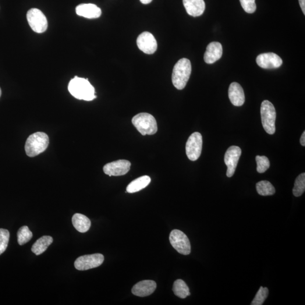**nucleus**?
Masks as SVG:
<instances>
[{"label":"nucleus","instance_id":"nucleus-1","mask_svg":"<svg viewBox=\"0 0 305 305\" xmlns=\"http://www.w3.org/2000/svg\"><path fill=\"white\" fill-rule=\"evenodd\" d=\"M68 88L70 93L79 100L92 101L96 98L94 87L84 78L76 76L70 81Z\"/></svg>","mask_w":305,"mask_h":305},{"label":"nucleus","instance_id":"nucleus-2","mask_svg":"<svg viewBox=\"0 0 305 305\" xmlns=\"http://www.w3.org/2000/svg\"><path fill=\"white\" fill-rule=\"evenodd\" d=\"M191 72V61L189 59L182 58L173 67L172 81L173 86L179 90H183L189 81Z\"/></svg>","mask_w":305,"mask_h":305},{"label":"nucleus","instance_id":"nucleus-3","mask_svg":"<svg viewBox=\"0 0 305 305\" xmlns=\"http://www.w3.org/2000/svg\"><path fill=\"white\" fill-rule=\"evenodd\" d=\"M49 137L44 133L38 132L31 134L26 141L25 151L28 157H34L44 152L48 147Z\"/></svg>","mask_w":305,"mask_h":305},{"label":"nucleus","instance_id":"nucleus-4","mask_svg":"<svg viewBox=\"0 0 305 305\" xmlns=\"http://www.w3.org/2000/svg\"><path fill=\"white\" fill-rule=\"evenodd\" d=\"M132 123L142 135H152L157 132V121L154 117L149 113H141L134 116Z\"/></svg>","mask_w":305,"mask_h":305},{"label":"nucleus","instance_id":"nucleus-5","mask_svg":"<svg viewBox=\"0 0 305 305\" xmlns=\"http://www.w3.org/2000/svg\"><path fill=\"white\" fill-rule=\"evenodd\" d=\"M261 115L262 126L266 132L269 134H274L276 131V113L274 105L268 100L262 102Z\"/></svg>","mask_w":305,"mask_h":305},{"label":"nucleus","instance_id":"nucleus-6","mask_svg":"<svg viewBox=\"0 0 305 305\" xmlns=\"http://www.w3.org/2000/svg\"><path fill=\"white\" fill-rule=\"evenodd\" d=\"M169 240L172 247L180 254L189 255L191 253L190 240L186 234L181 230H172L170 234Z\"/></svg>","mask_w":305,"mask_h":305},{"label":"nucleus","instance_id":"nucleus-7","mask_svg":"<svg viewBox=\"0 0 305 305\" xmlns=\"http://www.w3.org/2000/svg\"><path fill=\"white\" fill-rule=\"evenodd\" d=\"M30 26L35 33H43L48 28V20L43 13L38 9H31L27 14Z\"/></svg>","mask_w":305,"mask_h":305},{"label":"nucleus","instance_id":"nucleus-8","mask_svg":"<svg viewBox=\"0 0 305 305\" xmlns=\"http://www.w3.org/2000/svg\"><path fill=\"white\" fill-rule=\"evenodd\" d=\"M203 149V137L199 133H194L188 139L186 150L188 158L191 161L197 160Z\"/></svg>","mask_w":305,"mask_h":305},{"label":"nucleus","instance_id":"nucleus-9","mask_svg":"<svg viewBox=\"0 0 305 305\" xmlns=\"http://www.w3.org/2000/svg\"><path fill=\"white\" fill-rule=\"evenodd\" d=\"M104 261V255L100 253L85 255L77 258L74 266L78 270L85 271L100 267Z\"/></svg>","mask_w":305,"mask_h":305},{"label":"nucleus","instance_id":"nucleus-10","mask_svg":"<svg viewBox=\"0 0 305 305\" xmlns=\"http://www.w3.org/2000/svg\"><path fill=\"white\" fill-rule=\"evenodd\" d=\"M241 154H242V150L237 146L230 147L226 151L225 155V162L228 166L227 176L229 178L232 177L235 173Z\"/></svg>","mask_w":305,"mask_h":305},{"label":"nucleus","instance_id":"nucleus-11","mask_svg":"<svg viewBox=\"0 0 305 305\" xmlns=\"http://www.w3.org/2000/svg\"><path fill=\"white\" fill-rule=\"evenodd\" d=\"M131 162L125 159H120L105 165L103 168L105 174L109 176L125 175L130 171Z\"/></svg>","mask_w":305,"mask_h":305},{"label":"nucleus","instance_id":"nucleus-12","mask_svg":"<svg viewBox=\"0 0 305 305\" xmlns=\"http://www.w3.org/2000/svg\"><path fill=\"white\" fill-rule=\"evenodd\" d=\"M137 45L140 51L148 55L153 54L157 49V42L153 35L144 32L137 38Z\"/></svg>","mask_w":305,"mask_h":305},{"label":"nucleus","instance_id":"nucleus-13","mask_svg":"<svg viewBox=\"0 0 305 305\" xmlns=\"http://www.w3.org/2000/svg\"><path fill=\"white\" fill-rule=\"evenodd\" d=\"M257 65L265 69L278 68L282 66L283 60L274 53H262L256 58Z\"/></svg>","mask_w":305,"mask_h":305},{"label":"nucleus","instance_id":"nucleus-14","mask_svg":"<svg viewBox=\"0 0 305 305\" xmlns=\"http://www.w3.org/2000/svg\"><path fill=\"white\" fill-rule=\"evenodd\" d=\"M157 288V284L152 280H143L133 286L132 293L139 297H146L151 295Z\"/></svg>","mask_w":305,"mask_h":305},{"label":"nucleus","instance_id":"nucleus-15","mask_svg":"<svg viewBox=\"0 0 305 305\" xmlns=\"http://www.w3.org/2000/svg\"><path fill=\"white\" fill-rule=\"evenodd\" d=\"M223 55L222 45L218 42H211L208 45L204 55V61L208 64L215 63Z\"/></svg>","mask_w":305,"mask_h":305},{"label":"nucleus","instance_id":"nucleus-16","mask_svg":"<svg viewBox=\"0 0 305 305\" xmlns=\"http://www.w3.org/2000/svg\"><path fill=\"white\" fill-rule=\"evenodd\" d=\"M76 13L78 16L88 19H97L101 15V10L93 3H83L76 8Z\"/></svg>","mask_w":305,"mask_h":305},{"label":"nucleus","instance_id":"nucleus-17","mask_svg":"<svg viewBox=\"0 0 305 305\" xmlns=\"http://www.w3.org/2000/svg\"><path fill=\"white\" fill-rule=\"evenodd\" d=\"M229 97L234 106H242L245 102V94L242 87L236 82L230 84L229 89Z\"/></svg>","mask_w":305,"mask_h":305},{"label":"nucleus","instance_id":"nucleus-18","mask_svg":"<svg viewBox=\"0 0 305 305\" xmlns=\"http://www.w3.org/2000/svg\"><path fill=\"white\" fill-rule=\"evenodd\" d=\"M183 2L187 13L191 16L199 17L205 11L204 0H183Z\"/></svg>","mask_w":305,"mask_h":305},{"label":"nucleus","instance_id":"nucleus-19","mask_svg":"<svg viewBox=\"0 0 305 305\" xmlns=\"http://www.w3.org/2000/svg\"><path fill=\"white\" fill-rule=\"evenodd\" d=\"M73 225L75 229L81 233H85L90 229L91 222L89 218L81 214L76 213L72 218Z\"/></svg>","mask_w":305,"mask_h":305},{"label":"nucleus","instance_id":"nucleus-20","mask_svg":"<svg viewBox=\"0 0 305 305\" xmlns=\"http://www.w3.org/2000/svg\"><path fill=\"white\" fill-rule=\"evenodd\" d=\"M151 182L150 176L145 175L140 177L129 184L127 187V192L133 193L137 192L147 187Z\"/></svg>","mask_w":305,"mask_h":305},{"label":"nucleus","instance_id":"nucleus-21","mask_svg":"<svg viewBox=\"0 0 305 305\" xmlns=\"http://www.w3.org/2000/svg\"><path fill=\"white\" fill-rule=\"evenodd\" d=\"M53 242L52 237L50 236H42L34 244L32 247L31 250L37 255H40L47 250L48 247L52 244Z\"/></svg>","mask_w":305,"mask_h":305},{"label":"nucleus","instance_id":"nucleus-22","mask_svg":"<svg viewBox=\"0 0 305 305\" xmlns=\"http://www.w3.org/2000/svg\"><path fill=\"white\" fill-rule=\"evenodd\" d=\"M173 292L180 299H186L191 295L190 289L187 284L183 280L178 279L173 283Z\"/></svg>","mask_w":305,"mask_h":305},{"label":"nucleus","instance_id":"nucleus-23","mask_svg":"<svg viewBox=\"0 0 305 305\" xmlns=\"http://www.w3.org/2000/svg\"><path fill=\"white\" fill-rule=\"evenodd\" d=\"M257 192L261 196H272L275 193V189L272 184L267 180H262L256 184Z\"/></svg>","mask_w":305,"mask_h":305},{"label":"nucleus","instance_id":"nucleus-24","mask_svg":"<svg viewBox=\"0 0 305 305\" xmlns=\"http://www.w3.org/2000/svg\"><path fill=\"white\" fill-rule=\"evenodd\" d=\"M33 237V233L26 226L20 228L17 232L18 243L19 246H23V245L30 242Z\"/></svg>","mask_w":305,"mask_h":305},{"label":"nucleus","instance_id":"nucleus-25","mask_svg":"<svg viewBox=\"0 0 305 305\" xmlns=\"http://www.w3.org/2000/svg\"><path fill=\"white\" fill-rule=\"evenodd\" d=\"M305 191V173H302L297 176L294 183L293 193L294 196L300 197Z\"/></svg>","mask_w":305,"mask_h":305},{"label":"nucleus","instance_id":"nucleus-26","mask_svg":"<svg viewBox=\"0 0 305 305\" xmlns=\"http://www.w3.org/2000/svg\"><path fill=\"white\" fill-rule=\"evenodd\" d=\"M268 295V289L267 288H264L261 286L258 292L255 295L254 300L251 302V305H263Z\"/></svg>","mask_w":305,"mask_h":305},{"label":"nucleus","instance_id":"nucleus-27","mask_svg":"<svg viewBox=\"0 0 305 305\" xmlns=\"http://www.w3.org/2000/svg\"><path fill=\"white\" fill-rule=\"evenodd\" d=\"M255 160L257 164V171L259 173H264L267 172L270 166L269 159L265 156L257 155L255 158Z\"/></svg>","mask_w":305,"mask_h":305},{"label":"nucleus","instance_id":"nucleus-28","mask_svg":"<svg viewBox=\"0 0 305 305\" xmlns=\"http://www.w3.org/2000/svg\"><path fill=\"white\" fill-rule=\"evenodd\" d=\"M9 238V230L0 229V255L4 252L8 247Z\"/></svg>","mask_w":305,"mask_h":305},{"label":"nucleus","instance_id":"nucleus-29","mask_svg":"<svg viewBox=\"0 0 305 305\" xmlns=\"http://www.w3.org/2000/svg\"><path fill=\"white\" fill-rule=\"evenodd\" d=\"M244 11L248 13H253L257 9L255 0H240Z\"/></svg>","mask_w":305,"mask_h":305},{"label":"nucleus","instance_id":"nucleus-30","mask_svg":"<svg viewBox=\"0 0 305 305\" xmlns=\"http://www.w3.org/2000/svg\"><path fill=\"white\" fill-rule=\"evenodd\" d=\"M300 5L302 9L304 15H305V0H299Z\"/></svg>","mask_w":305,"mask_h":305},{"label":"nucleus","instance_id":"nucleus-31","mask_svg":"<svg viewBox=\"0 0 305 305\" xmlns=\"http://www.w3.org/2000/svg\"><path fill=\"white\" fill-rule=\"evenodd\" d=\"M300 143L303 147L305 146V131H304L300 138Z\"/></svg>","mask_w":305,"mask_h":305},{"label":"nucleus","instance_id":"nucleus-32","mask_svg":"<svg viewBox=\"0 0 305 305\" xmlns=\"http://www.w3.org/2000/svg\"><path fill=\"white\" fill-rule=\"evenodd\" d=\"M140 1L143 4H148L152 1V0H140Z\"/></svg>","mask_w":305,"mask_h":305},{"label":"nucleus","instance_id":"nucleus-33","mask_svg":"<svg viewBox=\"0 0 305 305\" xmlns=\"http://www.w3.org/2000/svg\"><path fill=\"white\" fill-rule=\"evenodd\" d=\"M1 88H0V97H1Z\"/></svg>","mask_w":305,"mask_h":305}]
</instances>
